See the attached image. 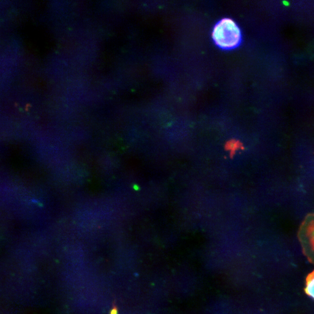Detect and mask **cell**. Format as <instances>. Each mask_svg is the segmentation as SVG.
I'll return each instance as SVG.
<instances>
[{
    "instance_id": "6da1fadb",
    "label": "cell",
    "mask_w": 314,
    "mask_h": 314,
    "mask_svg": "<svg viewBox=\"0 0 314 314\" xmlns=\"http://www.w3.org/2000/svg\"><path fill=\"white\" fill-rule=\"evenodd\" d=\"M215 45L223 50H234L242 43V32L231 18H225L217 22L212 32Z\"/></svg>"
},
{
    "instance_id": "3957f363",
    "label": "cell",
    "mask_w": 314,
    "mask_h": 314,
    "mask_svg": "<svg viewBox=\"0 0 314 314\" xmlns=\"http://www.w3.org/2000/svg\"><path fill=\"white\" fill-rule=\"evenodd\" d=\"M225 149L226 150L230 151L231 153V158H233L235 155L236 151L239 149H244V146L240 141L236 140H229L225 144Z\"/></svg>"
},
{
    "instance_id": "277c9868",
    "label": "cell",
    "mask_w": 314,
    "mask_h": 314,
    "mask_svg": "<svg viewBox=\"0 0 314 314\" xmlns=\"http://www.w3.org/2000/svg\"><path fill=\"white\" fill-rule=\"evenodd\" d=\"M305 291L306 294L314 299V271L306 277Z\"/></svg>"
},
{
    "instance_id": "7a4b0ae2",
    "label": "cell",
    "mask_w": 314,
    "mask_h": 314,
    "mask_svg": "<svg viewBox=\"0 0 314 314\" xmlns=\"http://www.w3.org/2000/svg\"><path fill=\"white\" fill-rule=\"evenodd\" d=\"M298 238L303 253L314 264V213L306 215L302 221L298 229Z\"/></svg>"
}]
</instances>
